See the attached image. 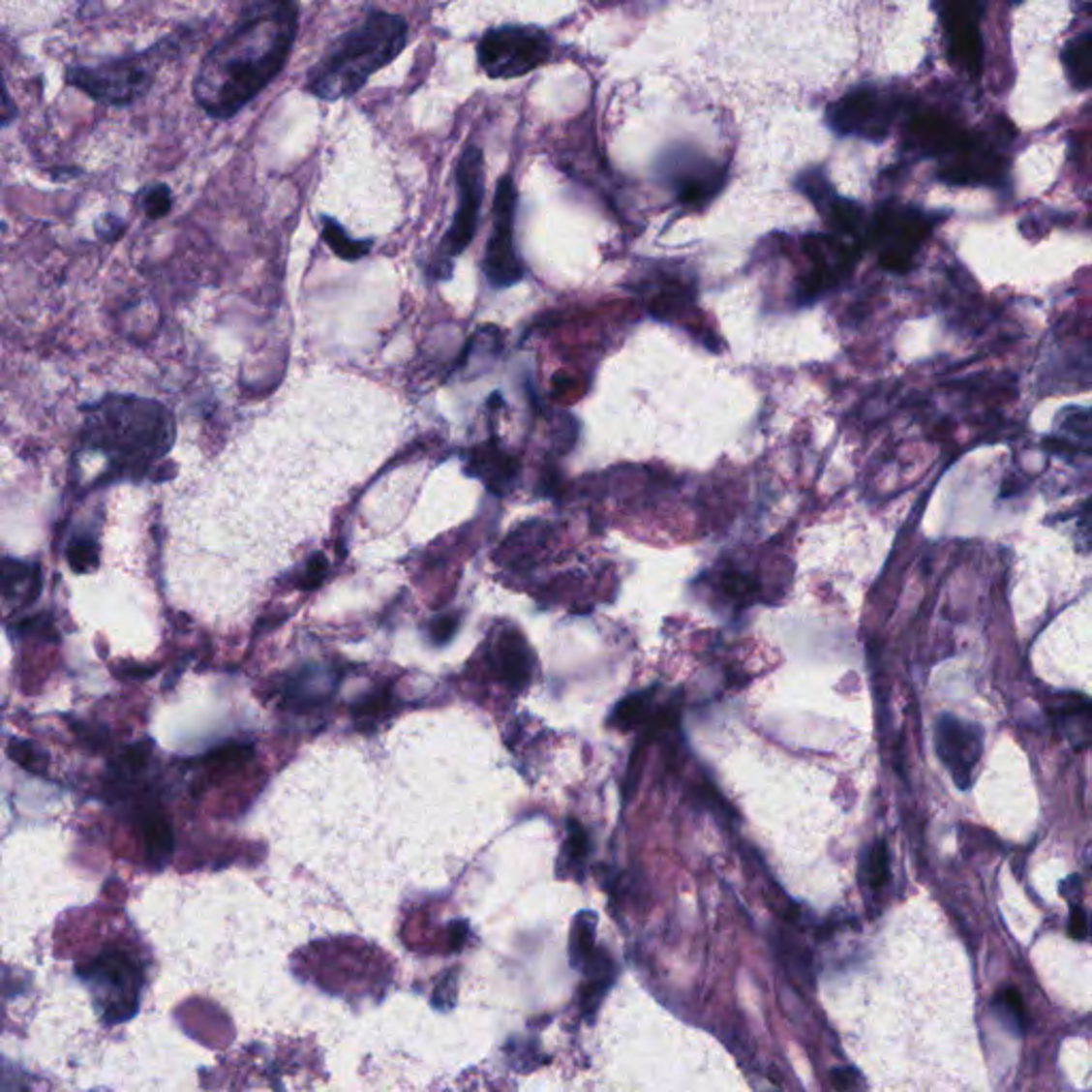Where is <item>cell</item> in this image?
<instances>
[{"mask_svg":"<svg viewBox=\"0 0 1092 1092\" xmlns=\"http://www.w3.org/2000/svg\"><path fill=\"white\" fill-rule=\"evenodd\" d=\"M909 141L920 152L948 154L962 150L967 139L958 129L934 113H920L909 122Z\"/></svg>","mask_w":1092,"mask_h":1092,"instance_id":"cell-13","label":"cell"},{"mask_svg":"<svg viewBox=\"0 0 1092 1092\" xmlns=\"http://www.w3.org/2000/svg\"><path fill=\"white\" fill-rule=\"evenodd\" d=\"M3 107H5L3 120H5V126H7L9 122H12V118H14V113H12V99H9V92H7V88H5V103H3Z\"/></svg>","mask_w":1092,"mask_h":1092,"instance_id":"cell-35","label":"cell"},{"mask_svg":"<svg viewBox=\"0 0 1092 1092\" xmlns=\"http://www.w3.org/2000/svg\"><path fill=\"white\" fill-rule=\"evenodd\" d=\"M299 33V7L258 0L244 7L228 33L203 56L193 97L209 118L230 120L287 67Z\"/></svg>","mask_w":1092,"mask_h":1092,"instance_id":"cell-1","label":"cell"},{"mask_svg":"<svg viewBox=\"0 0 1092 1092\" xmlns=\"http://www.w3.org/2000/svg\"><path fill=\"white\" fill-rule=\"evenodd\" d=\"M721 585H723V592H726L730 597H734V600H739V602H747L749 597L755 592H758L755 583H751L747 576L739 574V572H730V574L723 576Z\"/></svg>","mask_w":1092,"mask_h":1092,"instance_id":"cell-27","label":"cell"},{"mask_svg":"<svg viewBox=\"0 0 1092 1092\" xmlns=\"http://www.w3.org/2000/svg\"><path fill=\"white\" fill-rule=\"evenodd\" d=\"M860 244L833 233H813L803 239L806 269L798 278V299L813 303L841 282L858 258Z\"/></svg>","mask_w":1092,"mask_h":1092,"instance_id":"cell-9","label":"cell"},{"mask_svg":"<svg viewBox=\"0 0 1092 1092\" xmlns=\"http://www.w3.org/2000/svg\"><path fill=\"white\" fill-rule=\"evenodd\" d=\"M1076 540H1077L1079 551H1092V501H1090V506L1084 512H1081L1077 530H1076Z\"/></svg>","mask_w":1092,"mask_h":1092,"instance_id":"cell-31","label":"cell"},{"mask_svg":"<svg viewBox=\"0 0 1092 1092\" xmlns=\"http://www.w3.org/2000/svg\"><path fill=\"white\" fill-rule=\"evenodd\" d=\"M647 715V696H629L617 707L613 721L622 728H632Z\"/></svg>","mask_w":1092,"mask_h":1092,"instance_id":"cell-26","label":"cell"},{"mask_svg":"<svg viewBox=\"0 0 1092 1092\" xmlns=\"http://www.w3.org/2000/svg\"><path fill=\"white\" fill-rule=\"evenodd\" d=\"M139 205L143 209V214L148 216L150 220L165 218L167 214L171 212V205H173L171 188L167 184L145 186L143 191L139 193Z\"/></svg>","mask_w":1092,"mask_h":1092,"instance_id":"cell-22","label":"cell"},{"mask_svg":"<svg viewBox=\"0 0 1092 1092\" xmlns=\"http://www.w3.org/2000/svg\"><path fill=\"white\" fill-rule=\"evenodd\" d=\"M593 932H595V918L590 916V913H583V916L576 920V924H574L572 941H570V956H572L574 967L583 969L593 958V954H595Z\"/></svg>","mask_w":1092,"mask_h":1092,"instance_id":"cell-21","label":"cell"},{"mask_svg":"<svg viewBox=\"0 0 1092 1092\" xmlns=\"http://www.w3.org/2000/svg\"><path fill=\"white\" fill-rule=\"evenodd\" d=\"M457 209L442 241L429 265L434 280H448L455 269V260L464 255L476 235L482 198H485V156L478 145L470 143L461 152L457 171Z\"/></svg>","mask_w":1092,"mask_h":1092,"instance_id":"cell-5","label":"cell"},{"mask_svg":"<svg viewBox=\"0 0 1092 1092\" xmlns=\"http://www.w3.org/2000/svg\"><path fill=\"white\" fill-rule=\"evenodd\" d=\"M926 233L928 223L920 212L896 205L881 207L870 228L879 262L890 271L909 269Z\"/></svg>","mask_w":1092,"mask_h":1092,"instance_id":"cell-11","label":"cell"},{"mask_svg":"<svg viewBox=\"0 0 1092 1092\" xmlns=\"http://www.w3.org/2000/svg\"><path fill=\"white\" fill-rule=\"evenodd\" d=\"M1058 717L1065 726L1067 737L1074 741V744L1081 747V743H1092V702L1079 696L1069 698L1063 705H1058Z\"/></svg>","mask_w":1092,"mask_h":1092,"instance_id":"cell-17","label":"cell"},{"mask_svg":"<svg viewBox=\"0 0 1092 1092\" xmlns=\"http://www.w3.org/2000/svg\"><path fill=\"white\" fill-rule=\"evenodd\" d=\"M898 101L877 88H856L834 101L826 111V122L838 135L886 139L896 120Z\"/></svg>","mask_w":1092,"mask_h":1092,"instance_id":"cell-8","label":"cell"},{"mask_svg":"<svg viewBox=\"0 0 1092 1092\" xmlns=\"http://www.w3.org/2000/svg\"><path fill=\"white\" fill-rule=\"evenodd\" d=\"M551 58V41L533 26H500L482 35L478 65L493 79L528 76Z\"/></svg>","mask_w":1092,"mask_h":1092,"instance_id":"cell-6","label":"cell"},{"mask_svg":"<svg viewBox=\"0 0 1092 1092\" xmlns=\"http://www.w3.org/2000/svg\"><path fill=\"white\" fill-rule=\"evenodd\" d=\"M498 670L512 687H523L531 675V659L523 638L517 634L503 636L498 647Z\"/></svg>","mask_w":1092,"mask_h":1092,"instance_id":"cell-16","label":"cell"},{"mask_svg":"<svg viewBox=\"0 0 1092 1092\" xmlns=\"http://www.w3.org/2000/svg\"><path fill=\"white\" fill-rule=\"evenodd\" d=\"M408 22L384 9H367L359 22L333 41L306 77V92L320 101L350 99L372 76L402 54Z\"/></svg>","mask_w":1092,"mask_h":1092,"instance_id":"cell-3","label":"cell"},{"mask_svg":"<svg viewBox=\"0 0 1092 1092\" xmlns=\"http://www.w3.org/2000/svg\"><path fill=\"white\" fill-rule=\"evenodd\" d=\"M143 833H145V841H148V845H150V849L154 852V856L165 858L167 854L171 852L173 838H171L169 824H167L163 817L152 815V817L145 819V822H143Z\"/></svg>","mask_w":1092,"mask_h":1092,"instance_id":"cell-24","label":"cell"},{"mask_svg":"<svg viewBox=\"0 0 1092 1092\" xmlns=\"http://www.w3.org/2000/svg\"><path fill=\"white\" fill-rule=\"evenodd\" d=\"M1063 62L1076 86L1092 83V33H1084L1071 41L1063 54Z\"/></svg>","mask_w":1092,"mask_h":1092,"instance_id":"cell-19","label":"cell"},{"mask_svg":"<svg viewBox=\"0 0 1092 1092\" xmlns=\"http://www.w3.org/2000/svg\"><path fill=\"white\" fill-rule=\"evenodd\" d=\"M79 446L107 459L113 476L139 478L169 453L173 412L159 399L107 393L81 408Z\"/></svg>","mask_w":1092,"mask_h":1092,"instance_id":"cell-2","label":"cell"},{"mask_svg":"<svg viewBox=\"0 0 1092 1092\" xmlns=\"http://www.w3.org/2000/svg\"><path fill=\"white\" fill-rule=\"evenodd\" d=\"M565 849H568V854L576 860V858H583L587 854V834L579 824H570V836H568V843H565Z\"/></svg>","mask_w":1092,"mask_h":1092,"instance_id":"cell-32","label":"cell"},{"mask_svg":"<svg viewBox=\"0 0 1092 1092\" xmlns=\"http://www.w3.org/2000/svg\"><path fill=\"white\" fill-rule=\"evenodd\" d=\"M122 230H124V220L115 218V216H107V218H105L103 227H101V225H97V233H99V237L107 239V241L118 239V237L122 235Z\"/></svg>","mask_w":1092,"mask_h":1092,"instance_id":"cell-34","label":"cell"},{"mask_svg":"<svg viewBox=\"0 0 1092 1092\" xmlns=\"http://www.w3.org/2000/svg\"><path fill=\"white\" fill-rule=\"evenodd\" d=\"M833 1084L838 1092H864V1081L856 1069H834Z\"/></svg>","mask_w":1092,"mask_h":1092,"instance_id":"cell-29","label":"cell"},{"mask_svg":"<svg viewBox=\"0 0 1092 1092\" xmlns=\"http://www.w3.org/2000/svg\"><path fill=\"white\" fill-rule=\"evenodd\" d=\"M69 561L73 565V570L77 572L90 570L92 565H97V546H92L90 542L73 544L69 551Z\"/></svg>","mask_w":1092,"mask_h":1092,"instance_id":"cell-28","label":"cell"},{"mask_svg":"<svg viewBox=\"0 0 1092 1092\" xmlns=\"http://www.w3.org/2000/svg\"><path fill=\"white\" fill-rule=\"evenodd\" d=\"M992 1010L996 1014V1017L1005 1024V1028H1010L1012 1033L1016 1035H1022L1026 1033L1028 1028V1016H1026V1007L1020 992L1016 988H1001L999 992L994 994L992 999Z\"/></svg>","mask_w":1092,"mask_h":1092,"instance_id":"cell-20","label":"cell"},{"mask_svg":"<svg viewBox=\"0 0 1092 1092\" xmlns=\"http://www.w3.org/2000/svg\"><path fill=\"white\" fill-rule=\"evenodd\" d=\"M455 629H457V619L455 617H440V619H436L434 625H432V636H434V640H438V643H444V640H448L450 636L455 634Z\"/></svg>","mask_w":1092,"mask_h":1092,"instance_id":"cell-33","label":"cell"},{"mask_svg":"<svg viewBox=\"0 0 1092 1092\" xmlns=\"http://www.w3.org/2000/svg\"><path fill=\"white\" fill-rule=\"evenodd\" d=\"M934 743L945 769L960 790H969L984 753V730L978 723L945 713L934 726Z\"/></svg>","mask_w":1092,"mask_h":1092,"instance_id":"cell-12","label":"cell"},{"mask_svg":"<svg viewBox=\"0 0 1092 1092\" xmlns=\"http://www.w3.org/2000/svg\"><path fill=\"white\" fill-rule=\"evenodd\" d=\"M514 214L517 188L510 175H503L493 198V228L482 258V273L493 288H508L525 278V265L514 248Z\"/></svg>","mask_w":1092,"mask_h":1092,"instance_id":"cell-7","label":"cell"},{"mask_svg":"<svg viewBox=\"0 0 1092 1092\" xmlns=\"http://www.w3.org/2000/svg\"><path fill=\"white\" fill-rule=\"evenodd\" d=\"M175 49V39L167 37L139 54L105 58L99 65H73L67 69V81L101 105L126 107L152 90L159 67Z\"/></svg>","mask_w":1092,"mask_h":1092,"instance_id":"cell-4","label":"cell"},{"mask_svg":"<svg viewBox=\"0 0 1092 1092\" xmlns=\"http://www.w3.org/2000/svg\"><path fill=\"white\" fill-rule=\"evenodd\" d=\"M975 9L971 5H956L950 9V14L945 15V24H948L952 51L962 65H967L971 71L980 69L982 60V41L978 30V17L973 15Z\"/></svg>","mask_w":1092,"mask_h":1092,"instance_id":"cell-14","label":"cell"},{"mask_svg":"<svg viewBox=\"0 0 1092 1092\" xmlns=\"http://www.w3.org/2000/svg\"><path fill=\"white\" fill-rule=\"evenodd\" d=\"M1090 932V922L1086 911L1081 909L1079 905L1071 907V916H1069V934L1077 941H1084Z\"/></svg>","mask_w":1092,"mask_h":1092,"instance_id":"cell-30","label":"cell"},{"mask_svg":"<svg viewBox=\"0 0 1092 1092\" xmlns=\"http://www.w3.org/2000/svg\"><path fill=\"white\" fill-rule=\"evenodd\" d=\"M659 175L682 205H705L726 184V169L709 156L689 148H675L659 163Z\"/></svg>","mask_w":1092,"mask_h":1092,"instance_id":"cell-10","label":"cell"},{"mask_svg":"<svg viewBox=\"0 0 1092 1092\" xmlns=\"http://www.w3.org/2000/svg\"><path fill=\"white\" fill-rule=\"evenodd\" d=\"M1058 425L1069 436H1076L1079 440H1084V442L1092 444V410L1069 408L1067 412H1063V416H1060Z\"/></svg>","mask_w":1092,"mask_h":1092,"instance_id":"cell-25","label":"cell"},{"mask_svg":"<svg viewBox=\"0 0 1092 1092\" xmlns=\"http://www.w3.org/2000/svg\"><path fill=\"white\" fill-rule=\"evenodd\" d=\"M322 239L324 244H327L335 255L344 260L363 258L374 246L372 239H363V241L352 239L349 233H346L338 220H333L329 216H322Z\"/></svg>","mask_w":1092,"mask_h":1092,"instance_id":"cell-18","label":"cell"},{"mask_svg":"<svg viewBox=\"0 0 1092 1092\" xmlns=\"http://www.w3.org/2000/svg\"><path fill=\"white\" fill-rule=\"evenodd\" d=\"M468 471L471 476L485 480V485L496 491L503 485H508L510 478L514 476V471H517V464L491 442L471 450L468 457Z\"/></svg>","mask_w":1092,"mask_h":1092,"instance_id":"cell-15","label":"cell"},{"mask_svg":"<svg viewBox=\"0 0 1092 1092\" xmlns=\"http://www.w3.org/2000/svg\"><path fill=\"white\" fill-rule=\"evenodd\" d=\"M890 877V858L886 843H875L864 860V879L870 888H881Z\"/></svg>","mask_w":1092,"mask_h":1092,"instance_id":"cell-23","label":"cell"}]
</instances>
